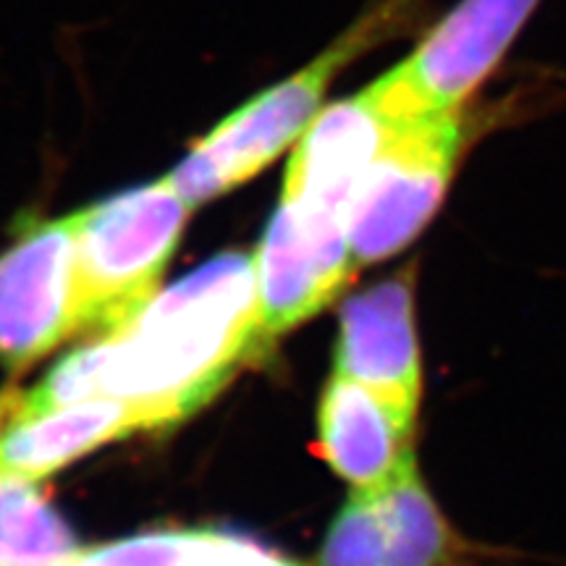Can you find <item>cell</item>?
<instances>
[{"mask_svg":"<svg viewBox=\"0 0 566 566\" xmlns=\"http://www.w3.org/2000/svg\"><path fill=\"white\" fill-rule=\"evenodd\" d=\"M21 396H24V391H19V388H6V391H0V433H3L13 412L19 409Z\"/></svg>","mask_w":566,"mask_h":566,"instance_id":"obj_17","label":"cell"},{"mask_svg":"<svg viewBox=\"0 0 566 566\" xmlns=\"http://www.w3.org/2000/svg\"><path fill=\"white\" fill-rule=\"evenodd\" d=\"M467 129L462 108L384 118V139L352 205L357 263L391 258L428 226L457 171Z\"/></svg>","mask_w":566,"mask_h":566,"instance_id":"obj_4","label":"cell"},{"mask_svg":"<svg viewBox=\"0 0 566 566\" xmlns=\"http://www.w3.org/2000/svg\"><path fill=\"white\" fill-rule=\"evenodd\" d=\"M155 428L150 415L122 399H87L19 415L0 433V475L40 483L97 446Z\"/></svg>","mask_w":566,"mask_h":566,"instance_id":"obj_11","label":"cell"},{"mask_svg":"<svg viewBox=\"0 0 566 566\" xmlns=\"http://www.w3.org/2000/svg\"><path fill=\"white\" fill-rule=\"evenodd\" d=\"M415 417L346 375H334L317 409L315 451L359 491L388 483L412 454Z\"/></svg>","mask_w":566,"mask_h":566,"instance_id":"obj_9","label":"cell"},{"mask_svg":"<svg viewBox=\"0 0 566 566\" xmlns=\"http://www.w3.org/2000/svg\"><path fill=\"white\" fill-rule=\"evenodd\" d=\"M195 566H300L292 558L281 556L250 537L237 533H221L210 530L208 543H205L200 558Z\"/></svg>","mask_w":566,"mask_h":566,"instance_id":"obj_16","label":"cell"},{"mask_svg":"<svg viewBox=\"0 0 566 566\" xmlns=\"http://www.w3.org/2000/svg\"><path fill=\"white\" fill-rule=\"evenodd\" d=\"M380 514L388 535V564L386 566H438L449 551V530L443 516L424 491L417 475L415 459L401 467L396 475L380 488Z\"/></svg>","mask_w":566,"mask_h":566,"instance_id":"obj_13","label":"cell"},{"mask_svg":"<svg viewBox=\"0 0 566 566\" xmlns=\"http://www.w3.org/2000/svg\"><path fill=\"white\" fill-rule=\"evenodd\" d=\"M388 535L375 491H357L323 543L321 566H386Z\"/></svg>","mask_w":566,"mask_h":566,"instance_id":"obj_14","label":"cell"},{"mask_svg":"<svg viewBox=\"0 0 566 566\" xmlns=\"http://www.w3.org/2000/svg\"><path fill=\"white\" fill-rule=\"evenodd\" d=\"M76 231L80 212H71L0 254V359L11 370L76 334Z\"/></svg>","mask_w":566,"mask_h":566,"instance_id":"obj_6","label":"cell"},{"mask_svg":"<svg viewBox=\"0 0 566 566\" xmlns=\"http://www.w3.org/2000/svg\"><path fill=\"white\" fill-rule=\"evenodd\" d=\"M384 139V116L367 90L321 113L296 142L281 200L349 223L363 176Z\"/></svg>","mask_w":566,"mask_h":566,"instance_id":"obj_8","label":"cell"},{"mask_svg":"<svg viewBox=\"0 0 566 566\" xmlns=\"http://www.w3.org/2000/svg\"><path fill=\"white\" fill-rule=\"evenodd\" d=\"M336 373L384 396L409 417L420 401V349L415 334V275L401 273L342 307Z\"/></svg>","mask_w":566,"mask_h":566,"instance_id":"obj_7","label":"cell"},{"mask_svg":"<svg viewBox=\"0 0 566 566\" xmlns=\"http://www.w3.org/2000/svg\"><path fill=\"white\" fill-rule=\"evenodd\" d=\"M537 3L541 0H459L412 55L365 87L380 116L462 108L499 66Z\"/></svg>","mask_w":566,"mask_h":566,"instance_id":"obj_5","label":"cell"},{"mask_svg":"<svg viewBox=\"0 0 566 566\" xmlns=\"http://www.w3.org/2000/svg\"><path fill=\"white\" fill-rule=\"evenodd\" d=\"M258 271V342L265 352L279 338L323 310L352 273V260H342L310 239L281 208L254 252Z\"/></svg>","mask_w":566,"mask_h":566,"instance_id":"obj_10","label":"cell"},{"mask_svg":"<svg viewBox=\"0 0 566 566\" xmlns=\"http://www.w3.org/2000/svg\"><path fill=\"white\" fill-rule=\"evenodd\" d=\"M189 212L168 176L80 210L76 334H116L153 300Z\"/></svg>","mask_w":566,"mask_h":566,"instance_id":"obj_3","label":"cell"},{"mask_svg":"<svg viewBox=\"0 0 566 566\" xmlns=\"http://www.w3.org/2000/svg\"><path fill=\"white\" fill-rule=\"evenodd\" d=\"M210 530H150L97 548H80L63 566H195Z\"/></svg>","mask_w":566,"mask_h":566,"instance_id":"obj_15","label":"cell"},{"mask_svg":"<svg viewBox=\"0 0 566 566\" xmlns=\"http://www.w3.org/2000/svg\"><path fill=\"white\" fill-rule=\"evenodd\" d=\"M254 258L223 252L153 296L116 334L63 357L24 391L19 415L87 399H122L150 415L155 428L208 405L239 365L260 352Z\"/></svg>","mask_w":566,"mask_h":566,"instance_id":"obj_1","label":"cell"},{"mask_svg":"<svg viewBox=\"0 0 566 566\" xmlns=\"http://www.w3.org/2000/svg\"><path fill=\"white\" fill-rule=\"evenodd\" d=\"M405 9L407 0H391L375 9L370 17L346 30L334 45L325 48L315 61L254 95L250 103L223 118L208 137L197 142L195 150L168 176L189 208L195 210L197 205L237 189L271 166L286 147L300 142L321 113L325 92L338 71L380 40L391 38L405 24Z\"/></svg>","mask_w":566,"mask_h":566,"instance_id":"obj_2","label":"cell"},{"mask_svg":"<svg viewBox=\"0 0 566 566\" xmlns=\"http://www.w3.org/2000/svg\"><path fill=\"white\" fill-rule=\"evenodd\" d=\"M80 551L30 480L0 475V566H63Z\"/></svg>","mask_w":566,"mask_h":566,"instance_id":"obj_12","label":"cell"}]
</instances>
